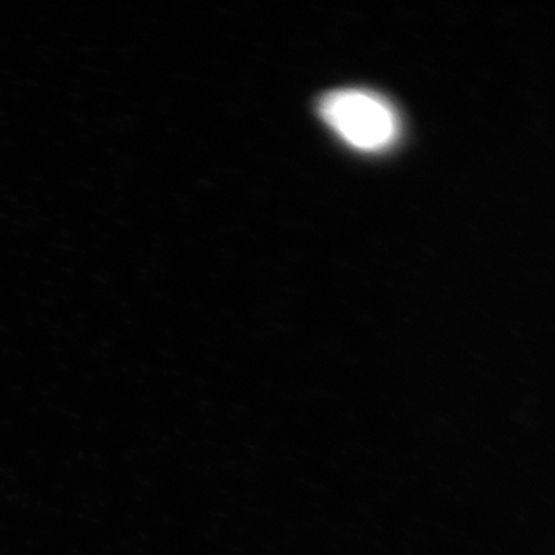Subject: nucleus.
I'll list each match as a JSON object with an SVG mask.
<instances>
[{"label":"nucleus","mask_w":555,"mask_h":555,"mask_svg":"<svg viewBox=\"0 0 555 555\" xmlns=\"http://www.w3.org/2000/svg\"><path fill=\"white\" fill-rule=\"evenodd\" d=\"M318 109L334 133L361 152H383L392 147L400 137V119L396 109L372 91H331L321 98Z\"/></svg>","instance_id":"1"}]
</instances>
